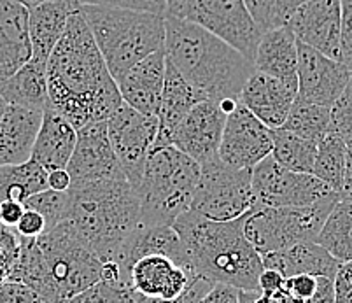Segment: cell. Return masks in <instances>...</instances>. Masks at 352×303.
I'll return each mask as SVG.
<instances>
[{"instance_id":"6da1fadb","label":"cell","mask_w":352,"mask_h":303,"mask_svg":"<svg viewBox=\"0 0 352 303\" xmlns=\"http://www.w3.org/2000/svg\"><path fill=\"white\" fill-rule=\"evenodd\" d=\"M47 107L76 130L107 121L123 105L118 82L78 8L47 60Z\"/></svg>"},{"instance_id":"7a4b0ae2","label":"cell","mask_w":352,"mask_h":303,"mask_svg":"<svg viewBox=\"0 0 352 303\" xmlns=\"http://www.w3.org/2000/svg\"><path fill=\"white\" fill-rule=\"evenodd\" d=\"M244 223L245 218L212 221L191 210L175 219L172 228L181 238L190 272L214 284L259 293L263 261L245 238Z\"/></svg>"},{"instance_id":"3957f363","label":"cell","mask_w":352,"mask_h":303,"mask_svg":"<svg viewBox=\"0 0 352 303\" xmlns=\"http://www.w3.org/2000/svg\"><path fill=\"white\" fill-rule=\"evenodd\" d=\"M165 60L206 100H239L252 63L226 43L191 21L165 18Z\"/></svg>"},{"instance_id":"277c9868","label":"cell","mask_w":352,"mask_h":303,"mask_svg":"<svg viewBox=\"0 0 352 303\" xmlns=\"http://www.w3.org/2000/svg\"><path fill=\"white\" fill-rule=\"evenodd\" d=\"M70 210L67 221L98 258L113 261L128 235L140 223V205L126 175L72 186L69 191Z\"/></svg>"},{"instance_id":"5b68a950","label":"cell","mask_w":352,"mask_h":303,"mask_svg":"<svg viewBox=\"0 0 352 303\" xmlns=\"http://www.w3.org/2000/svg\"><path fill=\"white\" fill-rule=\"evenodd\" d=\"M114 81L135 63L163 49L165 16L104 5H78Z\"/></svg>"},{"instance_id":"8992f818","label":"cell","mask_w":352,"mask_h":303,"mask_svg":"<svg viewBox=\"0 0 352 303\" xmlns=\"http://www.w3.org/2000/svg\"><path fill=\"white\" fill-rule=\"evenodd\" d=\"M200 179V164L174 146L153 148L133 186L142 225L172 226L188 212Z\"/></svg>"},{"instance_id":"52a82bcc","label":"cell","mask_w":352,"mask_h":303,"mask_svg":"<svg viewBox=\"0 0 352 303\" xmlns=\"http://www.w3.org/2000/svg\"><path fill=\"white\" fill-rule=\"evenodd\" d=\"M338 197L309 207H259L245 218L244 234L259 253H279L300 242H316Z\"/></svg>"},{"instance_id":"ba28073f","label":"cell","mask_w":352,"mask_h":303,"mask_svg":"<svg viewBox=\"0 0 352 303\" xmlns=\"http://www.w3.org/2000/svg\"><path fill=\"white\" fill-rule=\"evenodd\" d=\"M256 209L251 168H235L219 156L200 165L191 212L212 221H235Z\"/></svg>"},{"instance_id":"9c48e42d","label":"cell","mask_w":352,"mask_h":303,"mask_svg":"<svg viewBox=\"0 0 352 303\" xmlns=\"http://www.w3.org/2000/svg\"><path fill=\"white\" fill-rule=\"evenodd\" d=\"M63 300L100 282L102 260L69 221L35 238Z\"/></svg>"},{"instance_id":"30bf717a","label":"cell","mask_w":352,"mask_h":303,"mask_svg":"<svg viewBox=\"0 0 352 303\" xmlns=\"http://www.w3.org/2000/svg\"><path fill=\"white\" fill-rule=\"evenodd\" d=\"M179 20L200 25L244 55L249 62H254L256 47L263 32L244 0H188Z\"/></svg>"},{"instance_id":"8fae6325","label":"cell","mask_w":352,"mask_h":303,"mask_svg":"<svg viewBox=\"0 0 352 303\" xmlns=\"http://www.w3.org/2000/svg\"><path fill=\"white\" fill-rule=\"evenodd\" d=\"M256 207H309L338 197L312 174L280 167L272 155L252 168Z\"/></svg>"},{"instance_id":"7c38bea8","label":"cell","mask_w":352,"mask_h":303,"mask_svg":"<svg viewBox=\"0 0 352 303\" xmlns=\"http://www.w3.org/2000/svg\"><path fill=\"white\" fill-rule=\"evenodd\" d=\"M109 140L132 188L139 183L146 159L158 137V117L146 116L123 104L107 121Z\"/></svg>"},{"instance_id":"4fadbf2b","label":"cell","mask_w":352,"mask_h":303,"mask_svg":"<svg viewBox=\"0 0 352 303\" xmlns=\"http://www.w3.org/2000/svg\"><path fill=\"white\" fill-rule=\"evenodd\" d=\"M270 155L272 130L239 102L226 117L217 156L232 167L252 170Z\"/></svg>"},{"instance_id":"5bb4252c","label":"cell","mask_w":352,"mask_h":303,"mask_svg":"<svg viewBox=\"0 0 352 303\" xmlns=\"http://www.w3.org/2000/svg\"><path fill=\"white\" fill-rule=\"evenodd\" d=\"M226 117L219 102H200L175 126L168 137V146H174L200 165L206 164L217 156Z\"/></svg>"},{"instance_id":"9a60e30c","label":"cell","mask_w":352,"mask_h":303,"mask_svg":"<svg viewBox=\"0 0 352 303\" xmlns=\"http://www.w3.org/2000/svg\"><path fill=\"white\" fill-rule=\"evenodd\" d=\"M296 41L340 62L342 0H309L287 18Z\"/></svg>"},{"instance_id":"2e32d148","label":"cell","mask_w":352,"mask_h":303,"mask_svg":"<svg viewBox=\"0 0 352 303\" xmlns=\"http://www.w3.org/2000/svg\"><path fill=\"white\" fill-rule=\"evenodd\" d=\"M67 172L72 186H82L123 174L113 144L109 140L105 121L88 123L78 130V142L67 165Z\"/></svg>"},{"instance_id":"e0dca14e","label":"cell","mask_w":352,"mask_h":303,"mask_svg":"<svg viewBox=\"0 0 352 303\" xmlns=\"http://www.w3.org/2000/svg\"><path fill=\"white\" fill-rule=\"evenodd\" d=\"M298 93L296 97L310 104L331 109L351 79L347 67L338 60L298 43Z\"/></svg>"},{"instance_id":"ac0fdd59","label":"cell","mask_w":352,"mask_h":303,"mask_svg":"<svg viewBox=\"0 0 352 303\" xmlns=\"http://www.w3.org/2000/svg\"><path fill=\"white\" fill-rule=\"evenodd\" d=\"M153 254L170 258L177 265L188 269L186 253H184L181 238H179V235L175 234V229L172 226L142 225V223H139L132 234L128 235V238L123 242V245H121L113 260L120 267L123 282L130 286V270H132L133 265L140 258L153 256Z\"/></svg>"},{"instance_id":"d6986e66","label":"cell","mask_w":352,"mask_h":303,"mask_svg":"<svg viewBox=\"0 0 352 303\" xmlns=\"http://www.w3.org/2000/svg\"><path fill=\"white\" fill-rule=\"evenodd\" d=\"M165 70L166 60L163 49L135 63L118 81L123 104L140 114L158 117L163 85H165Z\"/></svg>"},{"instance_id":"ffe728a7","label":"cell","mask_w":352,"mask_h":303,"mask_svg":"<svg viewBox=\"0 0 352 303\" xmlns=\"http://www.w3.org/2000/svg\"><path fill=\"white\" fill-rule=\"evenodd\" d=\"M193 273L160 254L140 258L130 270V286L137 295L156 300H174L193 282Z\"/></svg>"},{"instance_id":"44dd1931","label":"cell","mask_w":352,"mask_h":303,"mask_svg":"<svg viewBox=\"0 0 352 303\" xmlns=\"http://www.w3.org/2000/svg\"><path fill=\"white\" fill-rule=\"evenodd\" d=\"M298 91L284 85L279 79L252 70L240 91L239 102L245 109L251 111L256 117L268 128H280L291 111Z\"/></svg>"},{"instance_id":"7402d4cb","label":"cell","mask_w":352,"mask_h":303,"mask_svg":"<svg viewBox=\"0 0 352 303\" xmlns=\"http://www.w3.org/2000/svg\"><path fill=\"white\" fill-rule=\"evenodd\" d=\"M252 67L298 91V41L287 25L263 32Z\"/></svg>"},{"instance_id":"603a6c76","label":"cell","mask_w":352,"mask_h":303,"mask_svg":"<svg viewBox=\"0 0 352 303\" xmlns=\"http://www.w3.org/2000/svg\"><path fill=\"white\" fill-rule=\"evenodd\" d=\"M44 111L6 105L0 111V167L20 165L32 158Z\"/></svg>"},{"instance_id":"cb8c5ba5","label":"cell","mask_w":352,"mask_h":303,"mask_svg":"<svg viewBox=\"0 0 352 303\" xmlns=\"http://www.w3.org/2000/svg\"><path fill=\"white\" fill-rule=\"evenodd\" d=\"M30 58L28 9L16 0H0V81L11 78Z\"/></svg>"},{"instance_id":"d4e9b609","label":"cell","mask_w":352,"mask_h":303,"mask_svg":"<svg viewBox=\"0 0 352 303\" xmlns=\"http://www.w3.org/2000/svg\"><path fill=\"white\" fill-rule=\"evenodd\" d=\"M76 142H78V130L56 111L46 107L30 159L39 164L46 172L67 168Z\"/></svg>"},{"instance_id":"484cf974","label":"cell","mask_w":352,"mask_h":303,"mask_svg":"<svg viewBox=\"0 0 352 303\" xmlns=\"http://www.w3.org/2000/svg\"><path fill=\"white\" fill-rule=\"evenodd\" d=\"M261 261H263V269L277 270L284 277L309 273V276L329 277V279H335L342 265L316 242H300L279 253L263 254Z\"/></svg>"},{"instance_id":"4316f807","label":"cell","mask_w":352,"mask_h":303,"mask_svg":"<svg viewBox=\"0 0 352 303\" xmlns=\"http://www.w3.org/2000/svg\"><path fill=\"white\" fill-rule=\"evenodd\" d=\"M78 4L72 0L47 2L28 11V34L32 44V60L47 65L51 53L62 39L69 18Z\"/></svg>"},{"instance_id":"83f0119b","label":"cell","mask_w":352,"mask_h":303,"mask_svg":"<svg viewBox=\"0 0 352 303\" xmlns=\"http://www.w3.org/2000/svg\"><path fill=\"white\" fill-rule=\"evenodd\" d=\"M204 95L197 91L177 70L166 62L165 85L162 91V102L158 111V137L155 148L168 146V137L195 105L204 102Z\"/></svg>"},{"instance_id":"f1b7e54d","label":"cell","mask_w":352,"mask_h":303,"mask_svg":"<svg viewBox=\"0 0 352 303\" xmlns=\"http://www.w3.org/2000/svg\"><path fill=\"white\" fill-rule=\"evenodd\" d=\"M0 97L6 105H18L25 109L44 111L47 98V65L35 62L25 63L11 78L0 81Z\"/></svg>"},{"instance_id":"f546056e","label":"cell","mask_w":352,"mask_h":303,"mask_svg":"<svg viewBox=\"0 0 352 303\" xmlns=\"http://www.w3.org/2000/svg\"><path fill=\"white\" fill-rule=\"evenodd\" d=\"M47 190V172L28 159L20 165L0 167V203L25 202L28 197Z\"/></svg>"},{"instance_id":"4dcf8cb0","label":"cell","mask_w":352,"mask_h":303,"mask_svg":"<svg viewBox=\"0 0 352 303\" xmlns=\"http://www.w3.org/2000/svg\"><path fill=\"white\" fill-rule=\"evenodd\" d=\"M316 244L340 263H352V203L338 200L328 214Z\"/></svg>"},{"instance_id":"1f68e13d","label":"cell","mask_w":352,"mask_h":303,"mask_svg":"<svg viewBox=\"0 0 352 303\" xmlns=\"http://www.w3.org/2000/svg\"><path fill=\"white\" fill-rule=\"evenodd\" d=\"M318 142L302 139L284 128L272 130V158L291 172L312 174Z\"/></svg>"},{"instance_id":"d6a6232c","label":"cell","mask_w":352,"mask_h":303,"mask_svg":"<svg viewBox=\"0 0 352 303\" xmlns=\"http://www.w3.org/2000/svg\"><path fill=\"white\" fill-rule=\"evenodd\" d=\"M280 128L302 139L319 142L331 128V109L324 105L310 104L296 97Z\"/></svg>"},{"instance_id":"836d02e7","label":"cell","mask_w":352,"mask_h":303,"mask_svg":"<svg viewBox=\"0 0 352 303\" xmlns=\"http://www.w3.org/2000/svg\"><path fill=\"white\" fill-rule=\"evenodd\" d=\"M345 155H347V146L337 133H326L318 142L312 175H316L337 194L340 193L342 181H344Z\"/></svg>"},{"instance_id":"e575fe53","label":"cell","mask_w":352,"mask_h":303,"mask_svg":"<svg viewBox=\"0 0 352 303\" xmlns=\"http://www.w3.org/2000/svg\"><path fill=\"white\" fill-rule=\"evenodd\" d=\"M23 207L39 212L46 219L47 229H51L69 219L70 197L67 191H53L47 188L41 193L28 197L23 202Z\"/></svg>"},{"instance_id":"d590c367","label":"cell","mask_w":352,"mask_h":303,"mask_svg":"<svg viewBox=\"0 0 352 303\" xmlns=\"http://www.w3.org/2000/svg\"><path fill=\"white\" fill-rule=\"evenodd\" d=\"M60 303H137V293L121 282H100Z\"/></svg>"},{"instance_id":"8d00e7d4","label":"cell","mask_w":352,"mask_h":303,"mask_svg":"<svg viewBox=\"0 0 352 303\" xmlns=\"http://www.w3.org/2000/svg\"><path fill=\"white\" fill-rule=\"evenodd\" d=\"M329 132L337 133L345 144L352 142V74L347 86L331 107V128Z\"/></svg>"},{"instance_id":"74e56055","label":"cell","mask_w":352,"mask_h":303,"mask_svg":"<svg viewBox=\"0 0 352 303\" xmlns=\"http://www.w3.org/2000/svg\"><path fill=\"white\" fill-rule=\"evenodd\" d=\"M318 288V277L309 273H298L284 279L283 291L274 300H280L284 303H307L312 298L314 291Z\"/></svg>"},{"instance_id":"f35d334b","label":"cell","mask_w":352,"mask_h":303,"mask_svg":"<svg viewBox=\"0 0 352 303\" xmlns=\"http://www.w3.org/2000/svg\"><path fill=\"white\" fill-rule=\"evenodd\" d=\"M20 256V235L14 228L0 225V284L11 279L12 269Z\"/></svg>"},{"instance_id":"ab89813d","label":"cell","mask_w":352,"mask_h":303,"mask_svg":"<svg viewBox=\"0 0 352 303\" xmlns=\"http://www.w3.org/2000/svg\"><path fill=\"white\" fill-rule=\"evenodd\" d=\"M78 5H104V8H123L147 11L165 16V0H72Z\"/></svg>"},{"instance_id":"60d3db41","label":"cell","mask_w":352,"mask_h":303,"mask_svg":"<svg viewBox=\"0 0 352 303\" xmlns=\"http://www.w3.org/2000/svg\"><path fill=\"white\" fill-rule=\"evenodd\" d=\"M244 2L261 32L280 27L279 14H277V0H244Z\"/></svg>"},{"instance_id":"b9f144b4","label":"cell","mask_w":352,"mask_h":303,"mask_svg":"<svg viewBox=\"0 0 352 303\" xmlns=\"http://www.w3.org/2000/svg\"><path fill=\"white\" fill-rule=\"evenodd\" d=\"M212 284L214 282L204 279V277H195L193 282L188 286L186 291L182 293L181 296H177V298L156 300V298H149V296L137 295V303H200V300L204 298V295L212 288Z\"/></svg>"},{"instance_id":"7bdbcfd3","label":"cell","mask_w":352,"mask_h":303,"mask_svg":"<svg viewBox=\"0 0 352 303\" xmlns=\"http://www.w3.org/2000/svg\"><path fill=\"white\" fill-rule=\"evenodd\" d=\"M340 62L352 74V0H342Z\"/></svg>"},{"instance_id":"ee69618b","label":"cell","mask_w":352,"mask_h":303,"mask_svg":"<svg viewBox=\"0 0 352 303\" xmlns=\"http://www.w3.org/2000/svg\"><path fill=\"white\" fill-rule=\"evenodd\" d=\"M0 303H43L37 293L14 280L0 284Z\"/></svg>"},{"instance_id":"f6af8a7d","label":"cell","mask_w":352,"mask_h":303,"mask_svg":"<svg viewBox=\"0 0 352 303\" xmlns=\"http://www.w3.org/2000/svg\"><path fill=\"white\" fill-rule=\"evenodd\" d=\"M16 234L20 235V237H28V238H37L44 234L47 229L46 219L41 216L39 212H35V210L25 209L23 216L16 225Z\"/></svg>"},{"instance_id":"bcb514c9","label":"cell","mask_w":352,"mask_h":303,"mask_svg":"<svg viewBox=\"0 0 352 303\" xmlns=\"http://www.w3.org/2000/svg\"><path fill=\"white\" fill-rule=\"evenodd\" d=\"M335 303H352V263H342L333 279Z\"/></svg>"},{"instance_id":"7dc6e473","label":"cell","mask_w":352,"mask_h":303,"mask_svg":"<svg viewBox=\"0 0 352 303\" xmlns=\"http://www.w3.org/2000/svg\"><path fill=\"white\" fill-rule=\"evenodd\" d=\"M284 279H286V277L280 276L277 270L263 269V272H261V276H259V279H258L259 293H261V295L270 296L272 300L277 298V296H279V293L283 291Z\"/></svg>"},{"instance_id":"c3c4849f","label":"cell","mask_w":352,"mask_h":303,"mask_svg":"<svg viewBox=\"0 0 352 303\" xmlns=\"http://www.w3.org/2000/svg\"><path fill=\"white\" fill-rule=\"evenodd\" d=\"M200 303H240V289L226 284H212Z\"/></svg>"},{"instance_id":"681fc988","label":"cell","mask_w":352,"mask_h":303,"mask_svg":"<svg viewBox=\"0 0 352 303\" xmlns=\"http://www.w3.org/2000/svg\"><path fill=\"white\" fill-rule=\"evenodd\" d=\"M23 212V202H12V200H9V202L0 203V225L8 226V228H16Z\"/></svg>"},{"instance_id":"f907efd6","label":"cell","mask_w":352,"mask_h":303,"mask_svg":"<svg viewBox=\"0 0 352 303\" xmlns=\"http://www.w3.org/2000/svg\"><path fill=\"white\" fill-rule=\"evenodd\" d=\"M307 303H335V286L329 277H318V288Z\"/></svg>"},{"instance_id":"816d5d0a","label":"cell","mask_w":352,"mask_h":303,"mask_svg":"<svg viewBox=\"0 0 352 303\" xmlns=\"http://www.w3.org/2000/svg\"><path fill=\"white\" fill-rule=\"evenodd\" d=\"M347 155H345V170H344V181H342L340 193L338 199L342 202L352 203V142H347Z\"/></svg>"},{"instance_id":"f5cc1de1","label":"cell","mask_w":352,"mask_h":303,"mask_svg":"<svg viewBox=\"0 0 352 303\" xmlns=\"http://www.w3.org/2000/svg\"><path fill=\"white\" fill-rule=\"evenodd\" d=\"M72 186L70 175L67 168H58V170L47 172V188L53 191H69Z\"/></svg>"},{"instance_id":"db71d44e","label":"cell","mask_w":352,"mask_h":303,"mask_svg":"<svg viewBox=\"0 0 352 303\" xmlns=\"http://www.w3.org/2000/svg\"><path fill=\"white\" fill-rule=\"evenodd\" d=\"M305 2L309 0H277V14H279L280 25H286L287 18Z\"/></svg>"},{"instance_id":"11a10c76","label":"cell","mask_w":352,"mask_h":303,"mask_svg":"<svg viewBox=\"0 0 352 303\" xmlns=\"http://www.w3.org/2000/svg\"><path fill=\"white\" fill-rule=\"evenodd\" d=\"M188 0H165V18H181Z\"/></svg>"},{"instance_id":"9f6ffc18","label":"cell","mask_w":352,"mask_h":303,"mask_svg":"<svg viewBox=\"0 0 352 303\" xmlns=\"http://www.w3.org/2000/svg\"><path fill=\"white\" fill-rule=\"evenodd\" d=\"M16 2H20L23 8H27L30 11V9L37 8V5L47 4V2H62V0H16Z\"/></svg>"},{"instance_id":"6f0895ef","label":"cell","mask_w":352,"mask_h":303,"mask_svg":"<svg viewBox=\"0 0 352 303\" xmlns=\"http://www.w3.org/2000/svg\"><path fill=\"white\" fill-rule=\"evenodd\" d=\"M249 303H272V298H270V296L261 295V293H258V295H256L254 298H252Z\"/></svg>"},{"instance_id":"680465c9","label":"cell","mask_w":352,"mask_h":303,"mask_svg":"<svg viewBox=\"0 0 352 303\" xmlns=\"http://www.w3.org/2000/svg\"><path fill=\"white\" fill-rule=\"evenodd\" d=\"M4 107H6V102H4V98L0 97V111L4 109Z\"/></svg>"},{"instance_id":"91938a15","label":"cell","mask_w":352,"mask_h":303,"mask_svg":"<svg viewBox=\"0 0 352 303\" xmlns=\"http://www.w3.org/2000/svg\"><path fill=\"white\" fill-rule=\"evenodd\" d=\"M272 303H284V302H280V300H272Z\"/></svg>"}]
</instances>
